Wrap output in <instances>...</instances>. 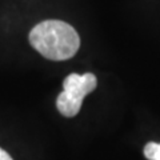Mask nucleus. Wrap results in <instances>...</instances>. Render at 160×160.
<instances>
[{
	"mask_svg": "<svg viewBox=\"0 0 160 160\" xmlns=\"http://www.w3.org/2000/svg\"><path fill=\"white\" fill-rule=\"evenodd\" d=\"M29 43L46 59L62 62L75 56L80 47V38L66 22L44 20L31 29Z\"/></svg>",
	"mask_w": 160,
	"mask_h": 160,
	"instance_id": "obj_1",
	"label": "nucleus"
},
{
	"mask_svg": "<svg viewBox=\"0 0 160 160\" xmlns=\"http://www.w3.org/2000/svg\"><path fill=\"white\" fill-rule=\"evenodd\" d=\"M98 86V79L93 73L84 75L69 73L63 82V92L58 96L56 107L66 118H73L79 113L83 100Z\"/></svg>",
	"mask_w": 160,
	"mask_h": 160,
	"instance_id": "obj_2",
	"label": "nucleus"
},
{
	"mask_svg": "<svg viewBox=\"0 0 160 160\" xmlns=\"http://www.w3.org/2000/svg\"><path fill=\"white\" fill-rule=\"evenodd\" d=\"M144 156L148 160H160V143H148L144 147Z\"/></svg>",
	"mask_w": 160,
	"mask_h": 160,
	"instance_id": "obj_3",
	"label": "nucleus"
},
{
	"mask_svg": "<svg viewBox=\"0 0 160 160\" xmlns=\"http://www.w3.org/2000/svg\"><path fill=\"white\" fill-rule=\"evenodd\" d=\"M0 160H13V159L8 152H6L3 148H0Z\"/></svg>",
	"mask_w": 160,
	"mask_h": 160,
	"instance_id": "obj_4",
	"label": "nucleus"
}]
</instances>
